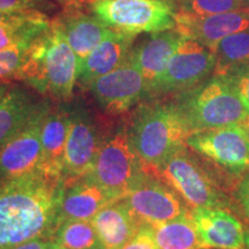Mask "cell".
Masks as SVG:
<instances>
[{"label": "cell", "mask_w": 249, "mask_h": 249, "mask_svg": "<svg viewBox=\"0 0 249 249\" xmlns=\"http://www.w3.org/2000/svg\"><path fill=\"white\" fill-rule=\"evenodd\" d=\"M91 12L110 29L133 36L176 28L172 0H97Z\"/></svg>", "instance_id": "cell-6"}, {"label": "cell", "mask_w": 249, "mask_h": 249, "mask_svg": "<svg viewBox=\"0 0 249 249\" xmlns=\"http://www.w3.org/2000/svg\"><path fill=\"white\" fill-rule=\"evenodd\" d=\"M135 37L129 34L111 30L88 57L79 61L77 80L83 86L88 87L93 80L123 65L129 57Z\"/></svg>", "instance_id": "cell-19"}, {"label": "cell", "mask_w": 249, "mask_h": 249, "mask_svg": "<svg viewBox=\"0 0 249 249\" xmlns=\"http://www.w3.org/2000/svg\"><path fill=\"white\" fill-rule=\"evenodd\" d=\"M200 249H213V248H200Z\"/></svg>", "instance_id": "cell-42"}, {"label": "cell", "mask_w": 249, "mask_h": 249, "mask_svg": "<svg viewBox=\"0 0 249 249\" xmlns=\"http://www.w3.org/2000/svg\"><path fill=\"white\" fill-rule=\"evenodd\" d=\"M216 67L213 75H225L233 68L249 64V29L223 38L213 49Z\"/></svg>", "instance_id": "cell-25"}, {"label": "cell", "mask_w": 249, "mask_h": 249, "mask_svg": "<svg viewBox=\"0 0 249 249\" xmlns=\"http://www.w3.org/2000/svg\"><path fill=\"white\" fill-rule=\"evenodd\" d=\"M103 140L98 127L83 107L70 108V128L64 157V179L91 172Z\"/></svg>", "instance_id": "cell-12"}, {"label": "cell", "mask_w": 249, "mask_h": 249, "mask_svg": "<svg viewBox=\"0 0 249 249\" xmlns=\"http://www.w3.org/2000/svg\"><path fill=\"white\" fill-rule=\"evenodd\" d=\"M42 103L21 87H11L0 101V149L26 126Z\"/></svg>", "instance_id": "cell-22"}, {"label": "cell", "mask_w": 249, "mask_h": 249, "mask_svg": "<svg viewBox=\"0 0 249 249\" xmlns=\"http://www.w3.org/2000/svg\"><path fill=\"white\" fill-rule=\"evenodd\" d=\"M121 249H158L154 227L148 224H142L132 239Z\"/></svg>", "instance_id": "cell-31"}, {"label": "cell", "mask_w": 249, "mask_h": 249, "mask_svg": "<svg viewBox=\"0 0 249 249\" xmlns=\"http://www.w3.org/2000/svg\"><path fill=\"white\" fill-rule=\"evenodd\" d=\"M48 107L49 103L43 102L26 126L0 149V174L2 180L42 170L40 124Z\"/></svg>", "instance_id": "cell-13"}, {"label": "cell", "mask_w": 249, "mask_h": 249, "mask_svg": "<svg viewBox=\"0 0 249 249\" xmlns=\"http://www.w3.org/2000/svg\"><path fill=\"white\" fill-rule=\"evenodd\" d=\"M105 113H124L148 96V86L142 73L129 59L110 73L93 80L88 86Z\"/></svg>", "instance_id": "cell-11"}, {"label": "cell", "mask_w": 249, "mask_h": 249, "mask_svg": "<svg viewBox=\"0 0 249 249\" xmlns=\"http://www.w3.org/2000/svg\"><path fill=\"white\" fill-rule=\"evenodd\" d=\"M64 177L36 171L0 182V249L53 238Z\"/></svg>", "instance_id": "cell-1"}, {"label": "cell", "mask_w": 249, "mask_h": 249, "mask_svg": "<svg viewBox=\"0 0 249 249\" xmlns=\"http://www.w3.org/2000/svg\"><path fill=\"white\" fill-rule=\"evenodd\" d=\"M11 85H9L8 81H0V101L4 96L7 93V91L11 89Z\"/></svg>", "instance_id": "cell-36"}, {"label": "cell", "mask_w": 249, "mask_h": 249, "mask_svg": "<svg viewBox=\"0 0 249 249\" xmlns=\"http://www.w3.org/2000/svg\"><path fill=\"white\" fill-rule=\"evenodd\" d=\"M186 37L176 28L155 33L141 45L133 48L128 59L139 68L148 86V96L151 87L160 79L174 52Z\"/></svg>", "instance_id": "cell-18"}, {"label": "cell", "mask_w": 249, "mask_h": 249, "mask_svg": "<svg viewBox=\"0 0 249 249\" xmlns=\"http://www.w3.org/2000/svg\"><path fill=\"white\" fill-rule=\"evenodd\" d=\"M182 145L156 166H145L149 173L163 180L193 208L231 207V201L216 179L194 154Z\"/></svg>", "instance_id": "cell-5"}, {"label": "cell", "mask_w": 249, "mask_h": 249, "mask_svg": "<svg viewBox=\"0 0 249 249\" xmlns=\"http://www.w3.org/2000/svg\"><path fill=\"white\" fill-rule=\"evenodd\" d=\"M52 239L65 249H93L102 245L91 220H65Z\"/></svg>", "instance_id": "cell-26"}, {"label": "cell", "mask_w": 249, "mask_h": 249, "mask_svg": "<svg viewBox=\"0 0 249 249\" xmlns=\"http://www.w3.org/2000/svg\"><path fill=\"white\" fill-rule=\"evenodd\" d=\"M51 23L60 30L79 61L88 57L112 30L86 8H64Z\"/></svg>", "instance_id": "cell-17"}, {"label": "cell", "mask_w": 249, "mask_h": 249, "mask_svg": "<svg viewBox=\"0 0 249 249\" xmlns=\"http://www.w3.org/2000/svg\"><path fill=\"white\" fill-rule=\"evenodd\" d=\"M93 249H111V248H107V247H105V246L101 245V246H98V247H96V248H93Z\"/></svg>", "instance_id": "cell-40"}, {"label": "cell", "mask_w": 249, "mask_h": 249, "mask_svg": "<svg viewBox=\"0 0 249 249\" xmlns=\"http://www.w3.org/2000/svg\"><path fill=\"white\" fill-rule=\"evenodd\" d=\"M53 1L64 6V8H87L89 6L91 7V5L97 0H53Z\"/></svg>", "instance_id": "cell-34"}, {"label": "cell", "mask_w": 249, "mask_h": 249, "mask_svg": "<svg viewBox=\"0 0 249 249\" xmlns=\"http://www.w3.org/2000/svg\"><path fill=\"white\" fill-rule=\"evenodd\" d=\"M48 249H65V248H62L61 246H59L57 244V242H54L53 240H51V241H50L49 246H48Z\"/></svg>", "instance_id": "cell-38"}, {"label": "cell", "mask_w": 249, "mask_h": 249, "mask_svg": "<svg viewBox=\"0 0 249 249\" xmlns=\"http://www.w3.org/2000/svg\"><path fill=\"white\" fill-rule=\"evenodd\" d=\"M79 59L53 24L27 51L20 79L42 95L68 99L77 80Z\"/></svg>", "instance_id": "cell-2"}, {"label": "cell", "mask_w": 249, "mask_h": 249, "mask_svg": "<svg viewBox=\"0 0 249 249\" xmlns=\"http://www.w3.org/2000/svg\"><path fill=\"white\" fill-rule=\"evenodd\" d=\"M128 133L134 150L145 166L160 164L185 145L192 134L178 102H155L140 107Z\"/></svg>", "instance_id": "cell-3"}, {"label": "cell", "mask_w": 249, "mask_h": 249, "mask_svg": "<svg viewBox=\"0 0 249 249\" xmlns=\"http://www.w3.org/2000/svg\"><path fill=\"white\" fill-rule=\"evenodd\" d=\"M27 51L26 48L0 50V81L20 79Z\"/></svg>", "instance_id": "cell-28"}, {"label": "cell", "mask_w": 249, "mask_h": 249, "mask_svg": "<svg viewBox=\"0 0 249 249\" xmlns=\"http://www.w3.org/2000/svg\"><path fill=\"white\" fill-rule=\"evenodd\" d=\"M147 173L130 142L128 128H120L104 140L89 174L116 200H121Z\"/></svg>", "instance_id": "cell-7"}, {"label": "cell", "mask_w": 249, "mask_h": 249, "mask_svg": "<svg viewBox=\"0 0 249 249\" xmlns=\"http://www.w3.org/2000/svg\"><path fill=\"white\" fill-rule=\"evenodd\" d=\"M178 102L192 133L242 124L249 120V108L226 77L213 75L188 91Z\"/></svg>", "instance_id": "cell-4"}, {"label": "cell", "mask_w": 249, "mask_h": 249, "mask_svg": "<svg viewBox=\"0 0 249 249\" xmlns=\"http://www.w3.org/2000/svg\"><path fill=\"white\" fill-rule=\"evenodd\" d=\"M241 249H249V230H247L245 233V241Z\"/></svg>", "instance_id": "cell-37"}, {"label": "cell", "mask_w": 249, "mask_h": 249, "mask_svg": "<svg viewBox=\"0 0 249 249\" xmlns=\"http://www.w3.org/2000/svg\"><path fill=\"white\" fill-rule=\"evenodd\" d=\"M1 180H2V179H1V174H0V182H1Z\"/></svg>", "instance_id": "cell-43"}, {"label": "cell", "mask_w": 249, "mask_h": 249, "mask_svg": "<svg viewBox=\"0 0 249 249\" xmlns=\"http://www.w3.org/2000/svg\"><path fill=\"white\" fill-rule=\"evenodd\" d=\"M152 227L158 249L203 248L191 213Z\"/></svg>", "instance_id": "cell-24"}, {"label": "cell", "mask_w": 249, "mask_h": 249, "mask_svg": "<svg viewBox=\"0 0 249 249\" xmlns=\"http://www.w3.org/2000/svg\"><path fill=\"white\" fill-rule=\"evenodd\" d=\"M176 29L186 38L195 39L213 51L225 37L249 29V6L213 15H194L177 12Z\"/></svg>", "instance_id": "cell-14"}, {"label": "cell", "mask_w": 249, "mask_h": 249, "mask_svg": "<svg viewBox=\"0 0 249 249\" xmlns=\"http://www.w3.org/2000/svg\"><path fill=\"white\" fill-rule=\"evenodd\" d=\"M186 145L233 174L249 171V140L242 124H229L192 133Z\"/></svg>", "instance_id": "cell-9"}, {"label": "cell", "mask_w": 249, "mask_h": 249, "mask_svg": "<svg viewBox=\"0 0 249 249\" xmlns=\"http://www.w3.org/2000/svg\"><path fill=\"white\" fill-rule=\"evenodd\" d=\"M70 110L64 107H46L40 124L43 148L42 171L64 177V157L66 148Z\"/></svg>", "instance_id": "cell-20"}, {"label": "cell", "mask_w": 249, "mask_h": 249, "mask_svg": "<svg viewBox=\"0 0 249 249\" xmlns=\"http://www.w3.org/2000/svg\"><path fill=\"white\" fill-rule=\"evenodd\" d=\"M116 201L90 174L64 179L59 225L65 220H91L99 210Z\"/></svg>", "instance_id": "cell-15"}, {"label": "cell", "mask_w": 249, "mask_h": 249, "mask_svg": "<svg viewBox=\"0 0 249 249\" xmlns=\"http://www.w3.org/2000/svg\"><path fill=\"white\" fill-rule=\"evenodd\" d=\"M235 198L242 213L249 222V172H246L235 189Z\"/></svg>", "instance_id": "cell-32"}, {"label": "cell", "mask_w": 249, "mask_h": 249, "mask_svg": "<svg viewBox=\"0 0 249 249\" xmlns=\"http://www.w3.org/2000/svg\"><path fill=\"white\" fill-rule=\"evenodd\" d=\"M191 216L203 248L241 249L244 246V225L226 209L193 208Z\"/></svg>", "instance_id": "cell-16"}, {"label": "cell", "mask_w": 249, "mask_h": 249, "mask_svg": "<svg viewBox=\"0 0 249 249\" xmlns=\"http://www.w3.org/2000/svg\"><path fill=\"white\" fill-rule=\"evenodd\" d=\"M50 241L49 239H34L7 249H48Z\"/></svg>", "instance_id": "cell-33"}, {"label": "cell", "mask_w": 249, "mask_h": 249, "mask_svg": "<svg viewBox=\"0 0 249 249\" xmlns=\"http://www.w3.org/2000/svg\"><path fill=\"white\" fill-rule=\"evenodd\" d=\"M222 76L226 77V80L234 87L246 107L249 108V64L233 68Z\"/></svg>", "instance_id": "cell-30"}, {"label": "cell", "mask_w": 249, "mask_h": 249, "mask_svg": "<svg viewBox=\"0 0 249 249\" xmlns=\"http://www.w3.org/2000/svg\"><path fill=\"white\" fill-rule=\"evenodd\" d=\"M242 126H244V128H245V132H246V134H247V136H248V140H249V120L247 121V123L242 124Z\"/></svg>", "instance_id": "cell-39"}, {"label": "cell", "mask_w": 249, "mask_h": 249, "mask_svg": "<svg viewBox=\"0 0 249 249\" xmlns=\"http://www.w3.org/2000/svg\"><path fill=\"white\" fill-rule=\"evenodd\" d=\"M214 67L216 54L213 50L197 40L185 38L151 87L149 96L188 91L209 79Z\"/></svg>", "instance_id": "cell-8"}, {"label": "cell", "mask_w": 249, "mask_h": 249, "mask_svg": "<svg viewBox=\"0 0 249 249\" xmlns=\"http://www.w3.org/2000/svg\"><path fill=\"white\" fill-rule=\"evenodd\" d=\"M36 12V11H35ZM27 12H21V13H8V12L0 11V24L13 22V21L20 18Z\"/></svg>", "instance_id": "cell-35"}, {"label": "cell", "mask_w": 249, "mask_h": 249, "mask_svg": "<svg viewBox=\"0 0 249 249\" xmlns=\"http://www.w3.org/2000/svg\"><path fill=\"white\" fill-rule=\"evenodd\" d=\"M177 12L194 15H213L246 7V0H172Z\"/></svg>", "instance_id": "cell-27"}, {"label": "cell", "mask_w": 249, "mask_h": 249, "mask_svg": "<svg viewBox=\"0 0 249 249\" xmlns=\"http://www.w3.org/2000/svg\"><path fill=\"white\" fill-rule=\"evenodd\" d=\"M51 26L48 14L42 12H27L13 22L0 24V50L26 48Z\"/></svg>", "instance_id": "cell-23"}, {"label": "cell", "mask_w": 249, "mask_h": 249, "mask_svg": "<svg viewBox=\"0 0 249 249\" xmlns=\"http://www.w3.org/2000/svg\"><path fill=\"white\" fill-rule=\"evenodd\" d=\"M91 223L105 247L121 249L141 226L123 200L107 204L95 214Z\"/></svg>", "instance_id": "cell-21"}, {"label": "cell", "mask_w": 249, "mask_h": 249, "mask_svg": "<svg viewBox=\"0 0 249 249\" xmlns=\"http://www.w3.org/2000/svg\"><path fill=\"white\" fill-rule=\"evenodd\" d=\"M57 9L53 0H0V11L8 13L42 12L49 14Z\"/></svg>", "instance_id": "cell-29"}, {"label": "cell", "mask_w": 249, "mask_h": 249, "mask_svg": "<svg viewBox=\"0 0 249 249\" xmlns=\"http://www.w3.org/2000/svg\"><path fill=\"white\" fill-rule=\"evenodd\" d=\"M245 6H246V7H247V6H249V0H246V2H245Z\"/></svg>", "instance_id": "cell-41"}, {"label": "cell", "mask_w": 249, "mask_h": 249, "mask_svg": "<svg viewBox=\"0 0 249 249\" xmlns=\"http://www.w3.org/2000/svg\"><path fill=\"white\" fill-rule=\"evenodd\" d=\"M179 196L167 183L147 171L121 200L141 225L155 226L191 213Z\"/></svg>", "instance_id": "cell-10"}]
</instances>
